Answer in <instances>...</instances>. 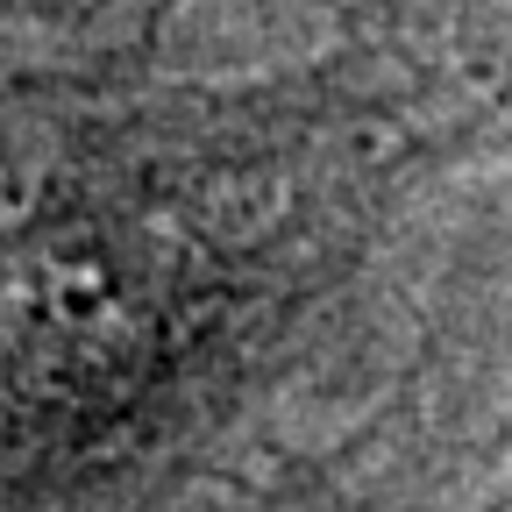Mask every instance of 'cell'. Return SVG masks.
Wrapping results in <instances>:
<instances>
[{"label":"cell","mask_w":512,"mask_h":512,"mask_svg":"<svg viewBox=\"0 0 512 512\" xmlns=\"http://www.w3.org/2000/svg\"><path fill=\"white\" fill-rule=\"evenodd\" d=\"M498 72V15H392L0 86V512H200L399 392L434 228L498 214Z\"/></svg>","instance_id":"6da1fadb"},{"label":"cell","mask_w":512,"mask_h":512,"mask_svg":"<svg viewBox=\"0 0 512 512\" xmlns=\"http://www.w3.org/2000/svg\"><path fill=\"white\" fill-rule=\"evenodd\" d=\"M505 0H0V86L15 79H114L157 64H200V15L235 36L249 22V50H299L342 36L356 22L392 15H463Z\"/></svg>","instance_id":"7a4b0ae2"}]
</instances>
